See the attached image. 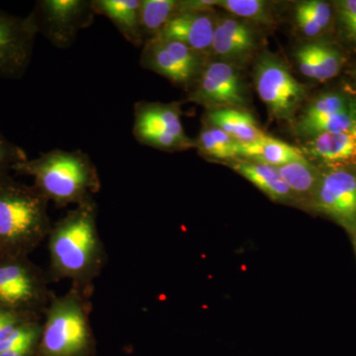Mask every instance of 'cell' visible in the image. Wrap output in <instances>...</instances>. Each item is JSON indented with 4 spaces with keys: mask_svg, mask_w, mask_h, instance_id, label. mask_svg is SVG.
Returning <instances> with one entry per match:
<instances>
[{
    "mask_svg": "<svg viewBox=\"0 0 356 356\" xmlns=\"http://www.w3.org/2000/svg\"><path fill=\"white\" fill-rule=\"evenodd\" d=\"M97 219L98 206L92 198L53 224L48 236L51 281L70 280L72 286L93 294L95 281L108 259Z\"/></svg>",
    "mask_w": 356,
    "mask_h": 356,
    "instance_id": "6da1fadb",
    "label": "cell"
},
{
    "mask_svg": "<svg viewBox=\"0 0 356 356\" xmlns=\"http://www.w3.org/2000/svg\"><path fill=\"white\" fill-rule=\"evenodd\" d=\"M13 170L34 178V186L60 208L83 204L102 189L95 163L81 149H51L18 163Z\"/></svg>",
    "mask_w": 356,
    "mask_h": 356,
    "instance_id": "7a4b0ae2",
    "label": "cell"
},
{
    "mask_svg": "<svg viewBox=\"0 0 356 356\" xmlns=\"http://www.w3.org/2000/svg\"><path fill=\"white\" fill-rule=\"evenodd\" d=\"M49 201L35 186L0 177V254L24 257L48 238Z\"/></svg>",
    "mask_w": 356,
    "mask_h": 356,
    "instance_id": "3957f363",
    "label": "cell"
},
{
    "mask_svg": "<svg viewBox=\"0 0 356 356\" xmlns=\"http://www.w3.org/2000/svg\"><path fill=\"white\" fill-rule=\"evenodd\" d=\"M91 296L72 285L64 295H53L44 311L37 356L96 355L97 343L90 324Z\"/></svg>",
    "mask_w": 356,
    "mask_h": 356,
    "instance_id": "277c9868",
    "label": "cell"
},
{
    "mask_svg": "<svg viewBox=\"0 0 356 356\" xmlns=\"http://www.w3.org/2000/svg\"><path fill=\"white\" fill-rule=\"evenodd\" d=\"M254 84L269 115L276 120H292L306 99V86L300 83L289 67L270 51H264L257 58Z\"/></svg>",
    "mask_w": 356,
    "mask_h": 356,
    "instance_id": "5b68a950",
    "label": "cell"
},
{
    "mask_svg": "<svg viewBox=\"0 0 356 356\" xmlns=\"http://www.w3.org/2000/svg\"><path fill=\"white\" fill-rule=\"evenodd\" d=\"M181 103L139 102L134 106L133 135L143 146L159 151H186L194 140L185 133Z\"/></svg>",
    "mask_w": 356,
    "mask_h": 356,
    "instance_id": "8992f818",
    "label": "cell"
},
{
    "mask_svg": "<svg viewBox=\"0 0 356 356\" xmlns=\"http://www.w3.org/2000/svg\"><path fill=\"white\" fill-rule=\"evenodd\" d=\"M0 262V306L38 316L50 304L55 293L38 267L23 261V257Z\"/></svg>",
    "mask_w": 356,
    "mask_h": 356,
    "instance_id": "52a82bcc",
    "label": "cell"
},
{
    "mask_svg": "<svg viewBox=\"0 0 356 356\" xmlns=\"http://www.w3.org/2000/svg\"><path fill=\"white\" fill-rule=\"evenodd\" d=\"M238 65L208 58L197 81L187 92V102L207 110L245 109L248 89Z\"/></svg>",
    "mask_w": 356,
    "mask_h": 356,
    "instance_id": "ba28073f",
    "label": "cell"
},
{
    "mask_svg": "<svg viewBox=\"0 0 356 356\" xmlns=\"http://www.w3.org/2000/svg\"><path fill=\"white\" fill-rule=\"evenodd\" d=\"M208 58L179 42L154 38L142 47L140 64L143 69L156 72L188 91Z\"/></svg>",
    "mask_w": 356,
    "mask_h": 356,
    "instance_id": "9c48e42d",
    "label": "cell"
},
{
    "mask_svg": "<svg viewBox=\"0 0 356 356\" xmlns=\"http://www.w3.org/2000/svg\"><path fill=\"white\" fill-rule=\"evenodd\" d=\"M33 13L39 33L58 49L72 47L96 15L92 0H39Z\"/></svg>",
    "mask_w": 356,
    "mask_h": 356,
    "instance_id": "30bf717a",
    "label": "cell"
},
{
    "mask_svg": "<svg viewBox=\"0 0 356 356\" xmlns=\"http://www.w3.org/2000/svg\"><path fill=\"white\" fill-rule=\"evenodd\" d=\"M310 207L331 218L348 232L356 228V170L327 168L320 179Z\"/></svg>",
    "mask_w": 356,
    "mask_h": 356,
    "instance_id": "8fae6325",
    "label": "cell"
},
{
    "mask_svg": "<svg viewBox=\"0 0 356 356\" xmlns=\"http://www.w3.org/2000/svg\"><path fill=\"white\" fill-rule=\"evenodd\" d=\"M38 34L33 11L20 17L0 10V77L18 79L24 76Z\"/></svg>",
    "mask_w": 356,
    "mask_h": 356,
    "instance_id": "7c38bea8",
    "label": "cell"
},
{
    "mask_svg": "<svg viewBox=\"0 0 356 356\" xmlns=\"http://www.w3.org/2000/svg\"><path fill=\"white\" fill-rule=\"evenodd\" d=\"M259 47L252 23L233 15L217 17L211 57L238 65L245 64Z\"/></svg>",
    "mask_w": 356,
    "mask_h": 356,
    "instance_id": "4fadbf2b",
    "label": "cell"
},
{
    "mask_svg": "<svg viewBox=\"0 0 356 356\" xmlns=\"http://www.w3.org/2000/svg\"><path fill=\"white\" fill-rule=\"evenodd\" d=\"M216 19L214 11L177 14L166 23L156 38L179 42L210 57Z\"/></svg>",
    "mask_w": 356,
    "mask_h": 356,
    "instance_id": "5bb4252c",
    "label": "cell"
},
{
    "mask_svg": "<svg viewBox=\"0 0 356 356\" xmlns=\"http://www.w3.org/2000/svg\"><path fill=\"white\" fill-rule=\"evenodd\" d=\"M302 153L321 161L325 168H353L356 165V129L309 138Z\"/></svg>",
    "mask_w": 356,
    "mask_h": 356,
    "instance_id": "9a60e30c",
    "label": "cell"
},
{
    "mask_svg": "<svg viewBox=\"0 0 356 356\" xmlns=\"http://www.w3.org/2000/svg\"><path fill=\"white\" fill-rule=\"evenodd\" d=\"M295 60L304 76L314 81L334 79L343 65V57L339 50L325 42H309L294 51Z\"/></svg>",
    "mask_w": 356,
    "mask_h": 356,
    "instance_id": "2e32d148",
    "label": "cell"
},
{
    "mask_svg": "<svg viewBox=\"0 0 356 356\" xmlns=\"http://www.w3.org/2000/svg\"><path fill=\"white\" fill-rule=\"evenodd\" d=\"M226 163H229L232 170L254 184L271 200L278 203L296 204L292 192L281 177L277 168L243 159H236Z\"/></svg>",
    "mask_w": 356,
    "mask_h": 356,
    "instance_id": "e0dca14e",
    "label": "cell"
},
{
    "mask_svg": "<svg viewBox=\"0 0 356 356\" xmlns=\"http://www.w3.org/2000/svg\"><path fill=\"white\" fill-rule=\"evenodd\" d=\"M140 0H92L95 14L105 16L113 23L129 43L144 46L140 24Z\"/></svg>",
    "mask_w": 356,
    "mask_h": 356,
    "instance_id": "ac0fdd59",
    "label": "cell"
},
{
    "mask_svg": "<svg viewBox=\"0 0 356 356\" xmlns=\"http://www.w3.org/2000/svg\"><path fill=\"white\" fill-rule=\"evenodd\" d=\"M236 156V159H250L274 168H280L291 161L306 158L297 147L269 137L266 134L254 142L247 144L238 143Z\"/></svg>",
    "mask_w": 356,
    "mask_h": 356,
    "instance_id": "d6986e66",
    "label": "cell"
},
{
    "mask_svg": "<svg viewBox=\"0 0 356 356\" xmlns=\"http://www.w3.org/2000/svg\"><path fill=\"white\" fill-rule=\"evenodd\" d=\"M205 118V123L220 129L243 144L254 142L264 135L254 117L245 109L207 110Z\"/></svg>",
    "mask_w": 356,
    "mask_h": 356,
    "instance_id": "ffe728a7",
    "label": "cell"
},
{
    "mask_svg": "<svg viewBox=\"0 0 356 356\" xmlns=\"http://www.w3.org/2000/svg\"><path fill=\"white\" fill-rule=\"evenodd\" d=\"M277 170L292 192L296 203L310 206L317 189L321 170L307 158L281 165Z\"/></svg>",
    "mask_w": 356,
    "mask_h": 356,
    "instance_id": "44dd1931",
    "label": "cell"
},
{
    "mask_svg": "<svg viewBox=\"0 0 356 356\" xmlns=\"http://www.w3.org/2000/svg\"><path fill=\"white\" fill-rule=\"evenodd\" d=\"M332 14V7L327 2L322 0L300 1L295 6V25L306 38H316L329 27Z\"/></svg>",
    "mask_w": 356,
    "mask_h": 356,
    "instance_id": "7402d4cb",
    "label": "cell"
},
{
    "mask_svg": "<svg viewBox=\"0 0 356 356\" xmlns=\"http://www.w3.org/2000/svg\"><path fill=\"white\" fill-rule=\"evenodd\" d=\"M177 4L178 0H140V24L145 43L158 37L177 15Z\"/></svg>",
    "mask_w": 356,
    "mask_h": 356,
    "instance_id": "603a6c76",
    "label": "cell"
},
{
    "mask_svg": "<svg viewBox=\"0 0 356 356\" xmlns=\"http://www.w3.org/2000/svg\"><path fill=\"white\" fill-rule=\"evenodd\" d=\"M238 143L229 137L228 134L205 123L197 139L194 140V147L205 158L229 161L238 158Z\"/></svg>",
    "mask_w": 356,
    "mask_h": 356,
    "instance_id": "cb8c5ba5",
    "label": "cell"
},
{
    "mask_svg": "<svg viewBox=\"0 0 356 356\" xmlns=\"http://www.w3.org/2000/svg\"><path fill=\"white\" fill-rule=\"evenodd\" d=\"M355 107H356V100L350 95L341 92L325 93L318 96L306 107L300 115L296 126L323 120Z\"/></svg>",
    "mask_w": 356,
    "mask_h": 356,
    "instance_id": "d4e9b609",
    "label": "cell"
},
{
    "mask_svg": "<svg viewBox=\"0 0 356 356\" xmlns=\"http://www.w3.org/2000/svg\"><path fill=\"white\" fill-rule=\"evenodd\" d=\"M217 6L248 22L264 25L274 22L270 2L264 0H217Z\"/></svg>",
    "mask_w": 356,
    "mask_h": 356,
    "instance_id": "484cf974",
    "label": "cell"
},
{
    "mask_svg": "<svg viewBox=\"0 0 356 356\" xmlns=\"http://www.w3.org/2000/svg\"><path fill=\"white\" fill-rule=\"evenodd\" d=\"M27 159L24 149L13 144L0 131V177L7 175L14 166Z\"/></svg>",
    "mask_w": 356,
    "mask_h": 356,
    "instance_id": "4316f807",
    "label": "cell"
},
{
    "mask_svg": "<svg viewBox=\"0 0 356 356\" xmlns=\"http://www.w3.org/2000/svg\"><path fill=\"white\" fill-rule=\"evenodd\" d=\"M334 6L344 37L356 46V0H339Z\"/></svg>",
    "mask_w": 356,
    "mask_h": 356,
    "instance_id": "83f0119b",
    "label": "cell"
},
{
    "mask_svg": "<svg viewBox=\"0 0 356 356\" xmlns=\"http://www.w3.org/2000/svg\"><path fill=\"white\" fill-rule=\"evenodd\" d=\"M39 321L37 315L22 313L0 306V343L21 325Z\"/></svg>",
    "mask_w": 356,
    "mask_h": 356,
    "instance_id": "f1b7e54d",
    "label": "cell"
},
{
    "mask_svg": "<svg viewBox=\"0 0 356 356\" xmlns=\"http://www.w3.org/2000/svg\"><path fill=\"white\" fill-rule=\"evenodd\" d=\"M217 0H178L177 14L213 13Z\"/></svg>",
    "mask_w": 356,
    "mask_h": 356,
    "instance_id": "f546056e",
    "label": "cell"
},
{
    "mask_svg": "<svg viewBox=\"0 0 356 356\" xmlns=\"http://www.w3.org/2000/svg\"><path fill=\"white\" fill-rule=\"evenodd\" d=\"M38 348H22L17 350L4 351L0 356H37Z\"/></svg>",
    "mask_w": 356,
    "mask_h": 356,
    "instance_id": "4dcf8cb0",
    "label": "cell"
},
{
    "mask_svg": "<svg viewBox=\"0 0 356 356\" xmlns=\"http://www.w3.org/2000/svg\"><path fill=\"white\" fill-rule=\"evenodd\" d=\"M351 236H353V243H355L356 250V228L353 231L350 232Z\"/></svg>",
    "mask_w": 356,
    "mask_h": 356,
    "instance_id": "1f68e13d",
    "label": "cell"
}]
</instances>
